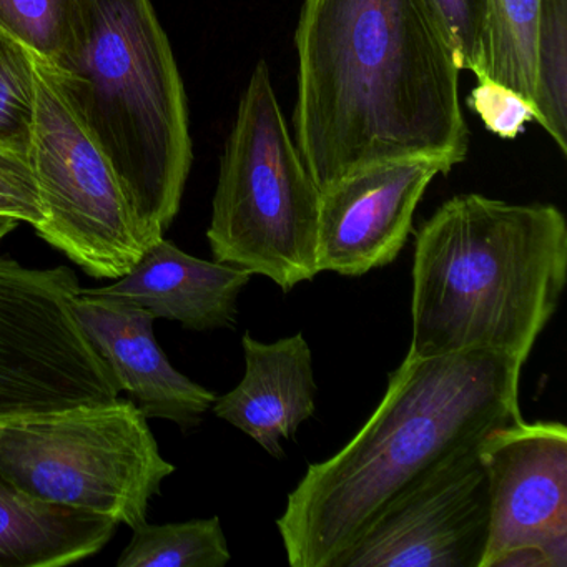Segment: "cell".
Listing matches in <instances>:
<instances>
[{
    "mask_svg": "<svg viewBox=\"0 0 567 567\" xmlns=\"http://www.w3.org/2000/svg\"><path fill=\"white\" fill-rule=\"evenodd\" d=\"M295 45V144L318 190L383 162L466 158L461 68L426 0H305Z\"/></svg>",
    "mask_w": 567,
    "mask_h": 567,
    "instance_id": "6da1fadb",
    "label": "cell"
},
{
    "mask_svg": "<svg viewBox=\"0 0 567 567\" xmlns=\"http://www.w3.org/2000/svg\"><path fill=\"white\" fill-rule=\"evenodd\" d=\"M523 361L491 350L408 351L370 420L311 463L277 526L291 567H340L401 494L494 427L519 420Z\"/></svg>",
    "mask_w": 567,
    "mask_h": 567,
    "instance_id": "7a4b0ae2",
    "label": "cell"
},
{
    "mask_svg": "<svg viewBox=\"0 0 567 567\" xmlns=\"http://www.w3.org/2000/svg\"><path fill=\"white\" fill-rule=\"evenodd\" d=\"M566 280L567 221L559 208L456 195L416 234L408 351L491 350L526 363Z\"/></svg>",
    "mask_w": 567,
    "mask_h": 567,
    "instance_id": "3957f363",
    "label": "cell"
},
{
    "mask_svg": "<svg viewBox=\"0 0 567 567\" xmlns=\"http://www.w3.org/2000/svg\"><path fill=\"white\" fill-rule=\"evenodd\" d=\"M54 69L151 247L177 217L192 165L184 85L151 0H74L68 51Z\"/></svg>",
    "mask_w": 567,
    "mask_h": 567,
    "instance_id": "277c9868",
    "label": "cell"
},
{
    "mask_svg": "<svg viewBox=\"0 0 567 567\" xmlns=\"http://www.w3.org/2000/svg\"><path fill=\"white\" fill-rule=\"evenodd\" d=\"M320 190L308 174L260 61L221 157L207 238L215 261L270 278L288 293L317 277Z\"/></svg>",
    "mask_w": 567,
    "mask_h": 567,
    "instance_id": "5b68a950",
    "label": "cell"
},
{
    "mask_svg": "<svg viewBox=\"0 0 567 567\" xmlns=\"http://www.w3.org/2000/svg\"><path fill=\"white\" fill-rule=\"evenodd\" d=\"M175 473L134 401L0 424V477L52 504L135 529Z\"/></svg>",
    "mask_w": 567,
    "mask_h": 567,
    "instance_id": "8992f818",
    "label": "cell"
},
{
    "mask_svg": "<svg viewBox=\"0 0 567 567\" xmlns=\"http://www.w3.org/2000/svg\"><path fill=\"white\" fill-rule=\"evenodd\" d=\"M29 164L44 208L39 237L91 277H124L148 248L137 215L61 75L39 58Z\"/></svg>",
    "mask_w": 567,
    "mask_h": 567,
    "instance_id": "52a82bcc",
    "label": "cell"
},
{
    "mask_svg": "<svg viewBox=\"0 0 567 567\" xmlns=\"http://www.w3.org/2000/svg\"><path fill=\"white\" fill-rule=\"evenodd\" d=\"M69 267L0 255V424L111 403L121 388L74 311Z\"/></svg>",
    "mask_w": 567,
    "mask_h": 567,
    "instance_id": "ba28073f",
    "label": "cell"
},
{
    "mask_svg": "<svg viewBox=\"0 0 567 567\" xmlns=\"http://www.w3.org/2000/svg\"><path fill=\"white\" fill-rule=\"evenodd\" d=\"M480 444L454 454L401 494L340 567H480L489 534Z\"/></svg>",
    "mask_w": 567,
    "mask_h": 567,
    "instance_id": "9c48e42d",
    "label": "cell"
},
{
    "mask_svg": "<svg viewBox=\"0 0 567 567\" xmlns=\"http://www.w3.org/2000/svg\"><path fill=\"white\" fill-rule=\"evenodd\" d=\"M489 493V534L480 567L520 546L567 560V430L523 417L494 427L480 450Z\"/></svg>",
    "mask_w": 567,
    "mask_h": 567,
    "instance_id": "30bf717a",
    "label": "cell"
},
{
    "mask_svg": "<svg viewBox=\"0 0 567 567\" xmlns=\"http://www.w3.org/2000/svg\"><path fill=\"white\" fill-rule=\"evenodd\" d=\"M453 167L443 157L400 158L354 172L321 190L318 274L363 277L396 260L427 185Z\"/></svg>",
    "mask_w": 567,
    "mask_h": 567,
    "instance_id": "8fae6325",
    "label": "cell"
},
{
    "mask_svg": "<svg viewBox=\"0 0 567 567\" xmlns=\"http://www.w3.org/2000/svg\"><path fill=\"white\" fill-rule=\"evenodd\" d=\"M74 311L121 391L137 401L147 420L172 421L184 431L202 423L217 394L172 367L155 340L157 318L151 311L82 291L75 297Z\"/></svg>",
    "mask_w": 567,
    "mask_h": 567,
    "instance_id": "7c38bea8",
    "label": "cell"
},
{
    "mask_svg": "<svg viewBox=\"0 0 567 567\" xmlns=\"http://www.w3.org/2000/svg\"><path fill=\"white\" fill-rule=\"evenodd\" d=\"M251 277L250 270L192 257L161 238L124 277L81 291L145 308L155 318L178 321L188 330H231L237 324L238 297Z\"/></svg>",
    "mask_w": 567,
    "mask_h": 567,
    "instance_id": "4fadbf2b",
    "label": "cell"
},
{
    "mask_svg": "<svg viewBox=\"0 0 567 567\" xmlns=\"http://www.w3.org/2000/svg\"><path fill=\"white\" fill-rule=\"evenodd\" d=\"M241 344L244 378L212 411L280 460L281 440H291L317 411L313 354L303 333L264 343L247 331Z\"/></svg>",
    "mask_w": 567,
    "mask_h": 567,
    "instance_id": "5bb4252c",
    "label": "cell"
},
{
    "mask_svg": "<svg viewBox=\"0 0 567 567\" xmlns=\"http://www.w3.org/2000/svg\"><path fill=\"white\" fill-rule=\"evenodd\" d=\"M118 524L22 493L0 477V567H65L101 553Z\"/></svg>",
    "mask_w": 567,
    "mask_h": 567,
    "instance_id": "9a60e30c",
    "label": "cell"
},
{
    "mask_svg": "<svg viewBox=\"0 0 567 567\" xmlns=\"http://www.w3.org/2000/svg\"><path fill=\"white\" fill-rule=\"evenodd\" d=\"M132 530L117 567H224L231 559L217 516L157 526L145 523Z\"/></svg>",
    "mask_w": 567,
    "mask_h": 567,
    "instance_id": "2e32d148",
    "label": "cell"
},
{
    "mask_svg": "<svg viewBox=\"0 0 567 567\" xmlns=\"http://www.w3.org/2000/svg\"><path fill=\"white\" fill-rule=\"evenodd\" d=\"M534 122L567 154V0H539L534 34Z\"/></svg>",
    "mask_w": 567,
    "mask_h": 567,
    "instance_id": "e0dca14e",
    "label": "cell"
},
{
    "mask_svg": "<svg viewBox=\"0 0 567 567\" xmlns=\"http://www.w3.org/2000/svg\"><path fill=\"white\" fill-rule=\"evenodd\" d=\"M486 81L511 89L534 111V34L539 0H489Z\"/></svg>",
    "mask_w": 567,
    "mask_h": 567,
    "instance_id": "ac0fdd59",
    "label": "cell"
},
{
    "mask_svg": "<svg viewBox=\"0 0 567 567\" xmlns=\"http://www.w3.org/2000/svg\"><path fill=\"white\" fill-rule=\"evenodd\" d=\"M35 107V55L0 29V154L29 157Z\"/></svg>",
    "mask_w": 567,
    "mask_h": 567,
    "instance_id": "d6986e66",
    "label": "cell"
},
{
    "mask_svg": "<svg viewBox=\"0 0 567 567\" xmlns=\"http://www.w3.org/2000/svg\"><path fill=\"white\" fill-rule=\"evenodd\" d=\"M74 0H0V29L59 68L72 31Z\"/></svg>",
    "mask_w": 567,
    "mask_h": 567,
    "instance_id": "ffe728a7",
    "label": "cell"
},
{
    "mask_svg": "<svg viewBox=\"0 0 567 567\" xmlns=\"http://www.w3.org/2000/svg\"><path fill=\"white\" fill-rule=\"evenodd\" d=\"M434 21L456 55L461 71L486 81L489 0H426Z\"/></svg>",
    "mask_w": 567,
    "mask_h": 567,
    "instance_id": "44dd1931",
    "label": "cell"
},
{
    "mask_svg": "<svg viewBox=\"0 0 567 567\" xmlns=\"http://www.w3.org/2000/svg\"><path fill=\"white\" fill-rule=\"evenodd\" d=\"M467 105L480 115L487 131L501 138H516L524 125L534 121L533 107L520 95L491 81L477 82Z\"/></svg>",
    "mask_w": 567,
    "mask_h": 567,
    "instance_id": "7402d4cb",
    "label": "cell"
},
{
    "mask_svg": "<svg viewBox=\"0 0 567 567\" xmlns=\"http://www.w3.org/2000/svg\"><path fill=\"white\" fill-rule=\"evenodd\" d=\"M0 217L38 227L44 220L38 182L29 157L0 154Z\"/></svg>",
    "mask_w": 567,
    "mask_h": 567,
    "instance_id": "603a6c76",
    "label": "cell"
},
{
    "mask_svg": "<svg viewBox=\"0 0 567 567\" xmlns=\"http://www.w3.org/2000/svg\"><path fill=\"white\" fill-rule=\"evenodd\" d=\"M18 225L19 221L14 220V218L0 217V241L4 240L8 235H11L18 228Z\"/></svg>",
    "mask_w": 567,
    "mask_h": 567,
    "instance_id": "cb8c5ba5",
    "label": "cell"
}]
</instances>
